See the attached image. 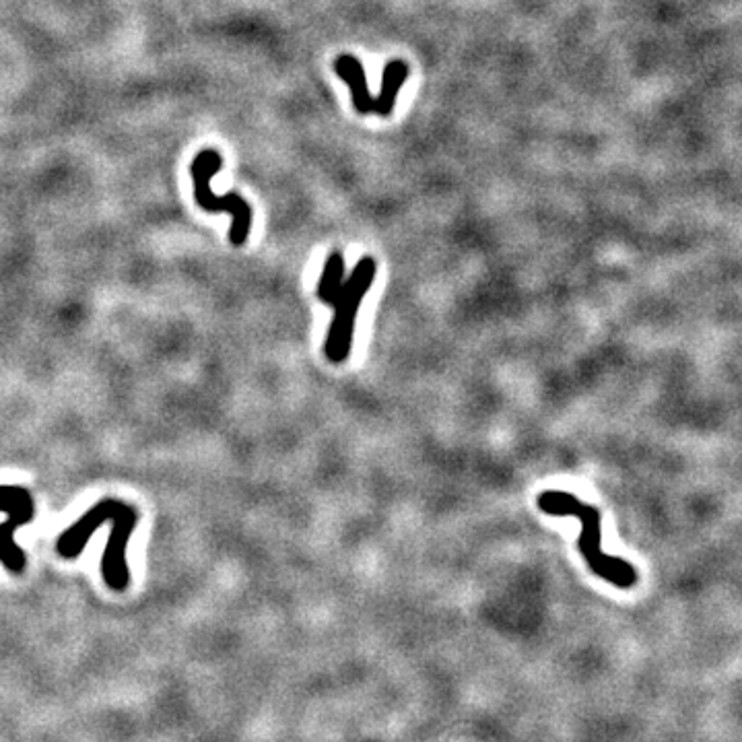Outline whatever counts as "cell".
<instances>
[{
	"label": "cell",
	"instance_id": "cell-1",
	"mask_svg": "<svg viewBox=\"0 0 742 742\" xmlns=\"http://www.w3.org/2000/svg\"><path fill=\"white\" fill-rule=\"evenodd\" d=\"M536 505L538 510L547 516L580 520L582 534L578 541V549L598 578L611 582L617 588L635 586L637 582L635 567L625 559L611 557L602 551V526L600 512L596 508L580 501L576 495L567 491H545L538 495Z\"/></svg>",
	"mask_w": 742,
	"mask_h": 742
},
{
	"label": "cell",
	"instance_id": "cell-4",
	"mask_svg": "<svg viewBox=\"0 0 742 742\" xmlns=\"http://www.w3.org/2000/svg\"><path fill=\"white\" fill-rule=\"evenodd\" d=\"M112 530L108 536V547L104 551V559H101V573H104L106 584L114 592H122L130 584V571L126 563V547L128 538L137 530L139 512L132 505L112 499V514H110Z\"/></svg>",
	"mask_w": 742,
	"mask_h": 742
},
{
	"label": "cell",
	"instance_id": "cell-2",
	"mask_svg": "<svg viewBox=\"0 0 742 742\" xmlns=\"http://www.w3.org/2000/svg\"><path fill=\"white\" fill-rule=\"evenodd\" d=\"M223 167V157L215 149H205L200 151L190 165V174H192V186H194V200L196 205L207 211V213H229L231 215V227H229V242L235 248H242L252 231V207L248 202L235 192H225V194H215L211 188V180L215 174L221 172Z\"/></svg>",
	"mask_w": 742,
	"mask_h": 742
},
{
	"label": "cell",
	"instance_id": "cell-8",
	"mask_svg": "<svg viewBox=\"0 0 742 742\" xmlns=\"http://www.w3.org/2000/svg\"><path fill=\"white\" fill-rule=\"evenodd\" d=\"M345 283V258L341 252H332L324 264V271L318 283V297L326 306L339 297Z\"/></svg>",
	"mask_w": 742,
	"mask_h": 742
},
{
	"label": "cell",
	"instance_id": "cell-6",
	"mask_svg": "<svg viewBox=\"0 0 742 742\" xmlns=\"http://www.w3.org/2000/svg\"><path fill=\"white\" fill-rule=\"evenodd\" d=\"M334 73L349 85L351 97H353V106L361 116H365V114L374 110V97H371V93H369L363 64L355 56L343 54V56L336 58L334 60Z\"/></svg>",
	"mask_w": 742,
	"mask_h": 742
},
{
	"label": "cell",
	"instance_id": "cell-5",
	"mask_svg": "<svg viewBox=\"0 0 742 742\" xmlns=\"http://www.w3.org/2000/svg\"><path fill=\"white\" fill-rule=\"evenodd\" d=\"M0 512L9 514V520L0 524V563L13 573H21L25 569V553L15 543V532L36 518V503L27 489L0 485Z\"/></svg>",
	"mask_w": 742,
	"mask_h": 742
},
{
	"label": "cell",
	"instance_id": "cell-7",
	"mask_svg": "<svg viewBox=\"0 0 742 742\" xmlns=\"http://www.w3.org/2000/svg\"><path fill=\"white\" fill-rule=\"evenodd\" d=\"M407 77H409V64L404 60H390L384 69L380 95L374 97V110L371 112H376L378 116H384V118L390 116L396 106L398 93L404 81H407Z\"/></svg>",
	"mask_w": 742,
	"mask_h": 742
},
{
	"label": "cell",
	"instance_id": "cell-3",
	"mask_svg": "<svg viewBox=\"0 0 742 742\" xmlns=\"http://www.w3.org/2000/svg\"><path fill=\"white\" fill-rule=\"evenodd\" d=\"M378 264L371 256H363L353 268L351 277L343 283V289L332 301L334 318L326 334L324 355L330 363H345L351 357L357 312L376 279Z\"/></svg>",
	"mask_w": 742,
	"mask_h": 742
}]
</instances>
